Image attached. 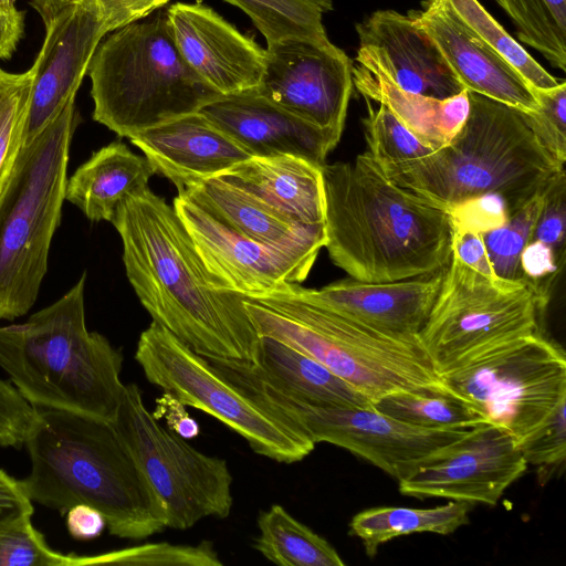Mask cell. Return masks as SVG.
Wrapping results in <instances>:
<instances>
[{
    "label": "cell",
    "mask_w": 566,
    "mask_h": 566,
    "mask_svg": "<svg viewBox=\"0 0 566 566\" xmlns=\"http://www.w3.org/2000/svg\"><path fill=\"white\" fill-rule=\"evenodd\" d=\"M444 269L394 282L367 283L350 277L319 290L302 287L297 283L292 287L303 298L376 329L418 336L441 286Z\"/></svg>",
    "instance_id": "obj_21"
},
{
    "label": "cell",
    "mask_w": 566,
    "mask_h": 566,
    "mask_svg": "<svg viewBox=\"0 0 566 566\" xmlns=\"http://www.w3.org/2000/svg\"><path fill=\"white\" fill-rule=\"evenodd\" d=\"M153 415L156 419L164 418L168 429L184 439H192L200 433L198 422L186 411L185 405L169 392L164 391L156 400V410Z\"/></svg>",
    "instance_id": "obj_48"
},
{
    "label": "cell",
    "mask_w": 566,
    "mask_h": 566,
    "mask_svg": "<svg viewBox=\"0 0 566 566\" xmlns=\"http://www.w3.org/2000/svg\"><path fill=\"white\" fill-rule=\"evenodd\" d=\"M86 74L93 119L128 139L222 96L186 63L163 8L107 33Z\"/></svg>",
    "instance_id": "obj_7"
},
{
    "label": "cell",
    "mask_w": 566,
    "mask_h": 566,
    "mask_svg": "<svg viewBox=\"0 0 566 566\" xmlns=\"http://www.w3.org/2000/svg\"><path fill=\"white\" fill-rule=\"evenodd\" d=\"M39 419L38 409L12 382L0 379V447L22 448Z\"/></svg>",
    "instance_id": "obj_41"
},
{
    "label": "cell",
    "mask_w": 566,
    "mask_h": 566,
    "mask_svg": "<svg viewBox=\"0 0 566 566\" xmlns=\"http://www.w3.org/2000/svg\"><path fill=\"white\" fill-rule=\"evenodd\" d=\"M440 376L449 394L518 448L566 400L565 352L539 332L495 345Z\"/></svg>",
    "instance_id": "obj_9"
},
{
    "label": "cell",
    "mask_w": 566,
    "mask_h": 566,
    "mask_svg": "<svg viewBox=\"0 0 566 566\" xmlns=\"http://www.w3.org/2000/svg\"><path fill=\"white\" fill-rule=\"evenodd\" d=\"M170 0H97L108 33L139 21L164 8Z\"/></svg>",
    "instance_id": "obj_46"
},
{
    "label": "cell",
    "mask_w": 566,
    "mask_h": 566,
    "mask_svg": "<svg viewBox=\"0 0 566 566\" xmlns=\"http://www.w3.org/2000/svg\"><path fill=\"white\" fill-rule=\"evenodd\" d=\"M452 229L484 233L504 226L510 216L506 200L497 193H485L464 200L450 210Z\"/></svg>",
    "instance_id": "obj_43"
},
{
    "label": "cell",
    "mask_w": 566,
    "mask_h": 566,
    "mask_svg": "<svg viewBox=\"0 0 566 566\" xmlns=\"http://www.w3.org/2000/svg\"><path fill=\"white\" fill-rule=\"evenodd\" d=\"M45 27L24 143L29 144L75 97L96 48L108 33L97 0H32Z\"/></svg>",
    "instance_id": "obj_16"
},
{
    "label": "cell",
    "mask_w": 566,
    "mask_h": 566,
    "mask_svg": "<svg viewBox=\"0 0 566 566\" xmlns=\"http://www.w3.org/2000/svg\"><path fill=\"white\" fill-rule=\"evenodd\" d=\"M469 102L467 119L448 145L416 160L379 166L396 185L446 212L497 193L512 214L544 192L564 165L539 142L524 112L473 92Z\"/></svg>",
    "instance_id": "obj_4"
},
{
    "label": "cell",
    "mask_w": 566,
    "mask_h": 566,
    "mask_svg": "<svg viewBox=\"0 0 566 566\" xmlns=\"http://www.w3.org/2000/svg\"><path fill=\"white\" fill-rule=\"evenodd\" d=\"M179 192L265 245L316 255L325 245L324 224L307 226L287 219L223 176L205 179Z\"/></svg>",
    "instance_id": "obj_24"
},
{
    "label": "cell",
    "mask_w": 566,
    "mask_h": 566,
    "mask_svg": "<svg viewBox=\"0 0 566 566\" xmlns=\"http://www.w3.org/2000/svg\"><path fill=\"white\" fill-rule=\"evenodd\" d=\"M353 61L331 41L289 38L268 45L260 95L342 135L353 94Z\"/></svg>",
    "instance_id": "obj_15"
},
{
    "label": "cell",
    "mask_w": 566,
    "mask_h": 566,
    "mask_svg": "<svg viewBox=\"0 0 566 566\" xmlns=\"http://www.w3.org/2000/svg\"><path fill=\"white\" fill-rule=\"evenodd\" d=\"M66 527L75 539L90 541L103 533L106 521L95 507L76 504L66 511Z\"/></svg>",
    "instance_id": "obj_49"
},
{
    "label": "cell",
    "mask_w": 566,
    "mask_h": 566,
    "mask_svg": "<svg viewBox=\"0 0 566 566\" xmlns=\"http://www.w3.org/2000/svg\"><path fill=\"white\" fill-rule=\"evenodd\" d=\"M295 222L324 224L322 166L292 155L252 156L220 175Z\"/></svg>",
    "instance_id": "obj_25"
},
{
    "label": "cell",
    "mask_w": 566,
    "mask_h": 566,
    "mask_svg": "<svg viewBox=\"0 0 566 566\" xmlns=\"http://www.w3.org/2000/svg\"><path fill=\"white\" fill-rule=\"evenodd\" d=\"M112 424L163 502L167 527L187 530L207 517L229 516L233 479L227 461L161 426L136 384L125 385Z\"/></svg>",
    "instance_id": "obj_12"
},
{
    "label": "cell",
    "mask_w": 566,
    "mask_h": 566,
    "mask_svg": "<svg viewBox=\"0 0 566 566\" xmlns=\"http://www.w3.org/2000/svg\"><path fill=\"white\" fill-rule=\"evenodd\" d=\"M199 112L252 156L292 155L323 166L342 136L304 120L254 88L219 96Z\"/></svg>",
    "instance_id": "obj_18"
},
{
    "label": "cell",
    "mask_w": 566,
    "mask_h": 566,
    "mask_svg": "<svg viewBox=\"0 0 566 566\" xmlns=\"http://www.w3.org/2000/svg\"><path fill=\"white\" fill-rule=\"evenodd\" d=\"M254 548L281 566H344L337 551L322 536L273 504L260 512Z\"/></svg>",
    "instance_id": "obj_29"
},
{
    "label": "cell",
    "mask_w": 566,
    "mask_h": 566,
    "mask_svg": "<svg viewBox=\"0 0 566 566\" xmlns=\"http://www.w3.org/2000/svg\"><path fill=\"white\" fill-rule=\"evenodd\" d=\"M451 255L488 277L500 279L492 269L481 233L453 229Z\"/></svg>",
    "instance_id": "obj_47"
},
{
    "label": "cell",
    "mask_w": 566,
    "mask_h": 566,
    "mask_svg": "<svg viewBox=\"0 0 566 566\" xmlns=\"http://www.w3.org/2000/svg\"><path fill=\"white\" fill-rule=\"evenodd\" d=\"M469 504L450 501L430 509L380 506L357 513L349 523L365 552L374 557L380 545L402 535L434 533L448 535L469 523Z\"/></svg>",
    "instance_id": "obj_28"
},
{
    "label": "cell",
    "mask_w": 566,
    "mask_h": 566,
    "mask_svg": "<svg viewBox=\"0 0 566 566\" xmlns=\"http://www.w3.org/2000/svg\"><path fill=\"white\" fill-rule=\"evenodd\" d=\"M0 566H85L84 556L52 549L31 517L0 532Z\"/></svg>",
    "instance_id": "obj_38"
},
{
    "label": "cell",
    "mask_w": 566,
    "mask_h": 566,
    "mask_svg": "<svg viewBox=\"0 0 566 566\" xmlns=\"http://www.w3.org/2000/svg\"><path fill=\"white\" fill-rule=\"evenodd\" d=\"M463 87L524 113L538 108L530 84L502 56L474 36L441 0L409 12Z\"/></svg>",
    "instance_id": "obj_19"
},
{
    "label": "cell",
    "mask_w": 566,
    "mask_h": 566,
    "mask_svg": "<svg viewBox=\"0 0 566 566\" xmlns=\"http://www.w3.org/2000/svg\"><path fill=\"white\" fill-rule=\"evenodd\" d=\"M35 70L34 64L23 73L0 67V196L23 147Z\"/></svg>",
    "instance_id": "obj_34"
},
{
    "label": "cell",
    "mask_w": 566,
    "mask_h": 566,
    "mask_svg": "<svg viewBox=\"0 0 566 566\" xmlns=\"http://www.w3.org/2000/svg\"><path fill=\"white\" fill-rule=\"evenodd\" d=\"M86 273L21 324L0 325V367L36 409L113 422L125 385L123 354L85 322Z\"/></svg>",
    "instance_id": "obj_5"
},
{
    "label": "cell",
    "mask_w": 566,
    "mask_h": 566,
    "mask_svg": "<svg viewBox=\"0 0 566 566\" xmlns=\"http://www.w3.org/2000/svg\"><path fill=\"white\" fill-rule=\"evenodd\" d=\"M547 304L525 280L491 279L451 255L418 338L441 375L495 345L539 332Z\"/></svg>",
    "instance_id": "obj_10"
},
{
    "label": "cell",
    "mask_w": 566,
    "mask_h": 566,
    "mask_svg": "<svg viewBox=\"0 0 566 566\" xmlns=\"http://www.w3.org/2000/svg\"><path fill=\"white\" fill-rule=\"evenodd\" d=\"M367 115L363 118L368 153L378 165L402 164L431 154V148L421 143L384 105L374 108L368 98Z\"/></svg>",
    "instance_id": "obj_36"
},
{
    "label": "cell",
    "mask_w": 566,
    "mask_h": 566,
    "mask_svg": "<svg viewBox=\"0 0 566 566\" xmlns=\"http://www.w3.org/2000/svg\"><path fill=\"white\" fill-rule=\"evenodd\" d=\"M74 101L71 97L44 129L23 145L0 196V319L25 315L46 274L77 125Z\"/></svg>",
    "instance_id": "obj_8"
},
{
    "label": "cell",
    "mask_w": 566,
    "mask_h": 566,
    "mask_svg": "<svg viewBox=\"0 0 566 566\" xmlns=\"http://www.w3.org/2000/svg\"><path fill=\"white\" fill-rule=\"evenodd\" d=\"M249 364L266 381L310 403L336 408L373 406L322 363L272 337L261 336L256 360Z\"/></svg>",
    "instance_id": "obj_27"
},
{
    "label": "cell",
    "mask_w": 566,
    "mask_h": 566,
    "mask_svg": "<svg viewBox=\"0 0 566 566\" xmlns=\"http://www.w3.org/2000/svg\"><path fill=\"white\" fill-rule=\"evenodd\" d=\"M544 203L532 240L548 245L559 261L565 259L566 175L558 174L543 192Z\"/></svg>",
    "instance_id": "obj_42"
},
{
    "label": "cell",
    "mask_w": 566,
    "mask_h": 566,
    "mask_svg": "<svg viewBox=\"0 0 566 566\" xmlns=\"http://www.w3.org/2000/svg\"><path fill=\"white\" fill-rule=\"evenodd\" d=\"M566 400H563L549 419L522 446L526 461L538 469V480H548L565 462L566 455Z\"/></svg>",
    "instance_id": "obj_40"
},
{
    "label": "cell",
    "mask_w": 566,
    "mask_h": 566,
    "mask_svg": "<svg viewBox=\"0 0 566 566\" xmlns=\"http://www.w3.org/2000/svg\"><path fill=\"white\" fill-rule=\"evenodd\" d=\"M112 224L127 279L153 322L206 358L255 363L261 336L244 297L211 284L174 206L146 188L125 198Z\"/></svg>",
    "instance_id": "obj_1"
},
{
    "label": "cell",
    "mask_w": 566,
    "mask_h": 566,
    "mask_svg": "<svg viewBox=\"0 0 566 566\" xmlns=\"http://www.w3.org/2000/svg\"><path fill=\"white\" fill-rule=\"evenodd\" d=\"M143 566H221L213 544L202 541L198 545H177L167 542L146 543L133 547L86 556V565Z\"/></svg>",
    "instance_id": "obj_37"
},
{
    "label": "cell",
    "mask_w": 566,
    "mask_h": 566,
    "mask_svg": "<svg viewBox=\"0 0 566 566\" xmlns=\"http://www.w3.org/2000/svg\"><path fill=\"white\" fill-rule=\"evenodd\" d=\"M543 203L542 192L514 211L504 226L481 233L490 263L497 277L509 281L524 280L520 263L521 254L532 240Z\"/></svg>",
    "instance_id": "obj_35"
},
{
    "label": "cell",
    "mask_w": 566,
    "mask_h": 566,
    "mask_svg": "<svg viewBox=\"0 0 566 566\" xmlns=\"http://www.w3.org/2000/svg\"><path fill=\"white\" fill-rule=\"evenodd\" d=\"M537 99L535 112L524 113L533 132L560 164L566 160V82L551 88H532Z\"/></svg>",
    "instance_id": "obj_39"
},
{
    "label": "cell",
    "mask_w": 566,
    "mask_h": 566,
    "mask_svg": "<svg viewBox=\"0 0 566 566\" xmlns=\"http://www.w3.org/2000/svg\"><path fill=\"white\" fill-rule=\"evenodd\" d=\"M527 465L509 433L482 422L412 464L397 481L401 494L416 499L495 505Z\"/></svg>",
    "instance_id": "obj_13"
},
{
    "label": "cell",
    "mask_w": 566,
    "mask_h": 566,
    "mask_svg": "<svg viewBox=\"0 0 566 566\" xmlns=\"http://www.w3.org/2000/svg\"><path fill=\"white\" fill-rule=\"evenodd\" d=\"M293 283L244 297L260 336L283 342L322 363L371 402L396 390H446L418 336L368 326L300 296Z\"/></svg>",
    "instance_id": "obj_6"
},
{
    "label": "cell",
    "mask_w": 566,
    "mask_h": 566,
    "mask_svg": "<svg viewBox=\"0 0 566 566\" xmlns=\"http://www.w3.org/2000/svg\"><path fill=\"white\" fill-rule=\"evenodd\" d=\"M359 46L367 48L402 90L444 99L465 88L412 15L377 10L356 24Z\"/></svg>",
    "instance_id": "obj_22"
},
{
    "label": "cell",
    "mask_w": 566,
    "mask_h": 566,
    "mask_svg": "<svg viewBox=\"0 0 566 566\" xmlns=\"http://www.w3.org/2000/svg\"><path fill=\"white\" fill-rule=\"evenodd\" d=\"M241 9L264 36L266 44L297 38L329 41L323 24L332 0H224Z\"/></svg>",
    "instance_id": "obj_31"
},
{
    "label": "cell",
    "mask_w": 566,
    "mask_h": 566,
    "mask_svg": "<svg viewBox=\"0 0 566 566\" xmlns=\"http://www.w3.org/2000/svg\"><path fill=\"white\" fill-rule=\"evenodd\" d=\"M515 27L517 39L566 71V0H494Z\"/></svg>",
    "instance_id": "obj_32"
},
{
    "label": "cell",
    "mask_w": 566,
    "mask_h": 566,
    "mask_svg": "<svg viewBox=\"0 0 566 566\" xmlns=\"http://www.w3.org/2000/svg\"><path fill=\"white\" fill-rule=\"evenodd\" d=\"M33 511L32 501L21 481L0 469V532L25 517H32Z\"/></svg>",
    "instance_id": "obj_45"
},
{
    "label": "cell",
    "mask_w": 566,
    "mask_h": 566,
    "mask_svg": "<svg viewBox=\"0 0 566 566\" xmlns=\"http://www.w3.org/2000/svg\"><path fill=\"white\" fill-rule=\"evenodd\" d=\"M480 41L510 63L532 88H551L558 81L546 71L478 0H441Z\"/></svg>",
    "instance_id": "obj_33"
},
{
    "label": "cell",
    "mask_w": 566,
    "mask_h": 566,
    "mask_svg": "<svg viewBox=\"0 0 566 566\" xmlns=\"http://www.w3.org/2000/svg\"><path fill=\"white\" fill-rule=\"evenodd\" d=\"M129 140L178 192L252 157L201 112L148 128Z\"/></svg>",
    "instance_id": "obj_20"
},
{
    "label": "cell",
    "mask_w": 566,
    "mask_h": 566,
    "mask_svg": "<svg viewBox=\"0 0 566 566\" xmlns=\"http://www.w3.org/2000/svg\"><path fill=\"white\" fill-rule=\"evenodd\" d=\"M211 284L255 297L301 284L317 255L272 248L235 231L185 192L172 203Z\"/></svg>",
    "instance_id": "obj_14"
},
{
    "label": "cell",
    "mask_w": 566,
    "mask_h": 566,
    "mask_svg": "<svg viewBox=\"0 0 566 566\" xmlns=\"http://www.w3.org/2000/svg\"><path fill=\"white\" fill-rule=\"evenodd\" d=\"M373 407L401 422L427 429H470L486 422L469 403L438 389L396 390L375 400Z\"/></svg>",
    "instance_id": "obj_30"
},
{
    "label": "cell",
    "mask_w": 566,
    "mask_h": 566,
    "mask_svg": "<svg viewBox=\"0 0 566 566\" xmlns=\"http://www.w3.org/2000/svg\"><path fill=\"white\" fill-rule=\"evenodd\" d=\"M15 1L17 0H0V10L10 11L15 9Z\"/></svg>",
    "instance_id": "obj_51"
},
{
    "label": "cell",
    "mask_w": 566,
    "mask_h": 566,
    "mask_svg": "<svg viewBox=\"0 0 566 566\" xmlns=\"http://www.w3.org/2000/svg\"><path fill=\"white\" fill-rule=\"evenodd\" d=\"M24 442L31 471L21 481L32 502L66 513L98 510L109 534L140 541L167 527L165 506L112 422L38 409Z\"/></svg>",
    "instance_id": "obj_3"
},
{
    "label": "cell",
    "mask_w": 566,
    "mask_h": 566,
    "mask_svg": "<svg viewBox=\"0 0 566 566\" xmlns=\"http://www.w3.org/2000/svg\"><path fill=\"white\" fill-rule=\"evenodd\" d=\"M355 61L354 88L386 106L427 147L438 150L459 133L470 108L467 90L444 99L411 93L391 80L367 48H358Z\"/></svg>",
    "instance_id": "obj_23"
},
{
    "label": "cell",
    "mask_w": 566,
    "mask_h": 566,
    "mask_svg": "<svg viewBox=\"0 0 566 566\" xmlns=\"http://www.w3.org/2000/svg\"><path fill=\"white\" fill-rule=\"evenodd\" d=\"M521 269L524 280L549 301V289L558 276L564 262L546 244L531 240L521 254Z\"/></svg>",
    "instance_id": "obj_44"
},
{
    "label": "cell",
    "mask_w": 566,
    "mask_h": 566,
    "mask_svg": "<svg viewBox=\"0 0 566 566\" xmlns=\"http://www.w3.org/2000/svg\"><path fill=\"white\" fill-rule=\"evenodd\" d=\"M176 45L189 67L220 95L256 88L265 49L210 7L177 2L167 10Z\"/></svg>",
    "instance_id": "obj_17"
},
{
    "label": "cell",
    "mask_w": 566,
    "mask_h": 566,
    "mask_svg": "<svg viewBox=\"0 0 566 566\" xmlns=\"http://www.w3.org/2000/svg\"><path fill=\"white\" fill-rule=\"evenodd\" d=\"M135 359L150 384L218 419L260 455L294 463L315 448L303 430L254 401L155 322L140 334Z\"/></svg>",
    "instance_id": "obj_11"
},
{
    "label": "cell",
    "mask_w": 566,
    "mask_h": 566,
    "mask_svg": "<svg viewBox=\"0 0 566 566\" xmlns=\"http://www.w3.org/2000/svg\"><path fill=\"white\" fill-rule=\"evenodd\" d=\"M155 174L145 156L113 142L93 153L67 179L65 200L91 221L112 222L125 198L148 188Z\"/></svg>",
    "instance_id": "obj_26"
},
{
    "label": "cell",
    "mask_w": 566,
    "mask_h": 566,
    "mask_svg": "<svg viewBox=\"0 0 566 566\" xmlns=\"http://www.w3.org/2000/svg\"><path fill=\"white\" fill-rule=\"evenodd\" d=\"M322 175L324 247L352 279L394 282L447 268L449 214L391 181L368 151L324 164Z\"/></svg>",
    "instance_id": "obj_2"
},
{
    "label": "cell",
    "mask_w": 566,
    "mask_h": 566,
    "mask_svg": "<svg viewBox=\"0 0 566 566\" xmlns=\"http://www.w3.org/2000/svg\"><path fill=\"white\" fill-rule=\"evenodd\" d=\"M24 14L17 8L0 10V60L9 59L15 52L24 33Z\"/></svg>",
    "instance_id": "obj_50"
}]
</instances>
